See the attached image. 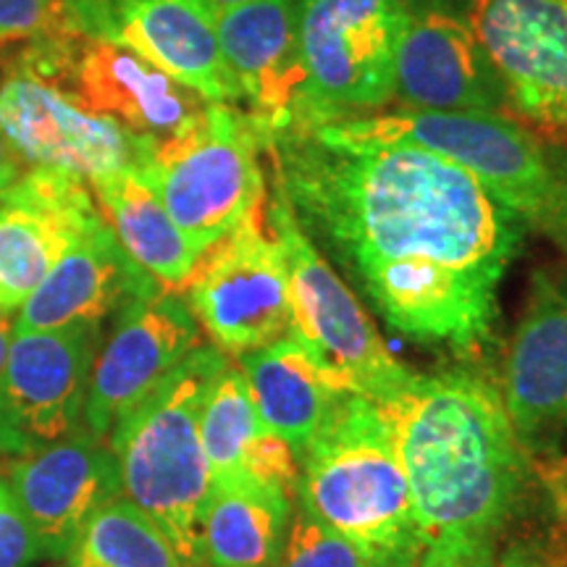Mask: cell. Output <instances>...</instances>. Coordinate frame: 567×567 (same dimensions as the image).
Wrapping results in <instances>:
<instances>
[{
    "label": "cell",
    "mask_w": 567,
    "mask_h": 567,
    "mask_svg": "<svg viewBox=\"0 0 567 567\" xmlns=\"http://www.w3.org/2000/svg\"><path fill=\"white\" fill-rule=\"evenodd\" d=\"M264 134L295 218L396 334L476 358L494 342L499 287L528 226L465 168L337 126Z\"/></svg>",
    "instance_id": "6da1fadb"
},
{
    "label": "cell",
    "mask_w": 567,
    "mask_h": 567,
    "mask_svg": "<svg viewBox=\"0 0 567 567\" xmlns=\"http://www.w3.org/2000/svg\"><path fill=\"white\" fill-rule=\"evenodd\" d=\"M379 408L392 429L425 544L452 536L499 538L530 478V460L499 384L471 368L415 373Z\"/></svg>",
    "instance_id": "7a4b0ae2"
},
{
    "label": "cell",
    "mask_w": 567,
    "mask_h": 567,
    "mask_svg": "<svg viewBox=\"0 0 567 567\" xmlns=\"http://www.w3.org/2000/svg\"><path fill=\"white\" fill-rule=\"evenodd\" d=\"M297 502L375 567H415L425 549L392 429L365 394L347 396L302 457Z\"/></svg>",
    "instance_id": "3957f363"
},
{
    "label": "cell",
    "mask_w": 567,
    "mask_h": 567,
    "mask_svg": "<svg viewBox=\"0 0 567 567\" xmlns=\"http://www.w3.org/2000/svg\"><path fill=\"white\" fill-rule=\"evenodd\" d=\"M226 363L218 347L197 344L109 434L124 496L158 523L187 567H205L200 515L210 467L200 410L208 384Z\"/></svg>",
    "instance_id": "277c9868"
},
{
    "label": "cell",
    "mask_w": 567,
    "mask_h": 567,
    "mask_svg": "<svg viewBox=\"0 0 567 567\" xmlns=\"http://www.w3.org/2000/svg\"><path fill=\"white\" fill-rule=\"evenodd\" d=\"M331 126L347 137L410 142L442 155L567 252V151L509 113L396 109Z\"/></svg>",
    "instance_id": "5b68a950"
},
{
    "label": "cell",
    "mask_w": 567,
    "mask_h": 567,
    "mask_svg": "<svg viewBox=\"0 0 567 567\" xmlns=\"http://www.w3.org/2000/svg\"><path fill=\"white\" fill-rule=\"evenodd\" d=\"M260 151L264 134L250 113L205 103L193 122L168 137H142L132 172L205 255L264 205Z\"/></svg>",
    "instance_id": "8992f818"
},
{
    "label": "cell",
    "mask_w": 567,
    "mask_h": 567,
    "mask_svg": "<svg viewBox=\"0 0 567 567\" xmlns=\"http://www.w3.org/2000/svg\"><path fill=\"white\" fill-rule=\"evenodd\" d=\"M410 0H302L305 80L289 126L368 116L394 101Z\"/></svg>",
    "instance_id": "52a82bcc"
},
{
    "label": "cell",
    "mask_w": 567,
    "mask_h": 567,
    "mask_svg": "<svg viewBox=\"0 0 567 567\" xmlns=\"http://www.w3.org/2000/svg\"><path fill=\"white\" fill-rule=\"evenodd\" d=\"M268 221L287 260L292 302L289 334L352 392L373 402L392 400L415 373L389 352L363 305L305 234L279 184H274Z\"/></svg>",
    "instance_id": "ba28073f"
},
{
    "label": "cell",
    "mask_w": 567,
    "mask_h": 567,
    "mask_svg": "<svg viewBox=\"0 0 567 567\" xmlns=\"http://www.w3.org/2000/svg\"><path fill=\"white\" fill-rule=\"evenodd\" d=\"M21 71L69 92L82 109L109 116L137 137L161 140L182 130L205 101L153 63L109 38L69 32L32 40Z\"/></svg>",
    "instance_id": "9c48e42d"
},
{
    "label": "cell",
    "mask_w": 567,
    "mask_h": 567,
    "mask_svg": "<svg viewBox=\"0 0 567 567\" xmlns=\"http://www.w3.org/2000/svg\"><path fill=\"white\" fill-rule=\"evenodd\" d=\"M101 344L103 323L13 331L0 373V455H34L82 429Z\"/></svg>",
    "instance_id": "30bf717a"
},
{
    "label": "cell",
    "mask_w": 567,
    "mask_h": 567,
    "mask_svg": "<svg viewBox=\"0 0 567 567\" xmlns=\"http://www.w3.org/2000/svg\"><path fill=\"white\" fill-rule=\"evenodd\" d=\"M187 305L224 354L239 358L289 334L287 260L276 237L260 229L258 213L203 255Z\"/></svg>",
    "instance_id": "8fae6325"
},
{
    "label": "cell",
    "mask_w": 567,
    "mask_h": 567,
    "mask_svg": "<svg viewBox=\"0 0 567 567\" xmlns=\"http://www.w3.org/2000/svg\"><path fill=\"white\" fill-rule=\"evenodd\" d=\"M502 400L530 463L567 455V276L538 268L502 373Z\"/></svg>",
    "instance_id": "7c38bea8"
},
{
    "label": "cell",
    "mask_w": 567,
    "mask_h": 567,
    "mask_svg": "<svg viewBox=\"0 0 567 567\" xmlns=\"http://www.w3.org/2000/svg\"><path fill=\"white\" fill-rule=\"evenodd\" d=\"M113 316L84 402V425L101 439L200 344L187 300L168 289L132 297Z\"/></svg>",
    "instance_id": "4fadbf2b"
},
{
    "label": "cell",
    "mask_w": 567,
    "mask_h": 567,
    "mask_svg": "<svg viewBox=\"0 0 567 567\" xmlns=\"http://www.w3.org/2000/svg\"><path fill=\"white\" fill-rule=\"evenodd\" d=\"M476 38L507 95V113L567 134V6L559 0H471Z\"/></svg>",
    "instance_id": "5bb4252c"
},
{
    "label": "cell",
    "mask_w": 567,
    "mask_h": 567,
    "mask_svg": "<svg viewBox=\"0 0 567 567\" xmlns=\"http://www.w3.org/2000/svg\"><path fill=\"white\" fill-rule=\"evenodd\" d=\"M0 132L34 168H53L82 182L132 168L142 142L21 69L0 82Z\"/></svg>",
    "instance_id": "9a60e30c"
},
{
    "label": "cell",
    "mask_w": 567,
    "mask_h": 567,
    "mask_svg": "<svg viewBox=\"0 0 567 567\" xmlns=\"http://www.w3.org/2000/svg\"><path fill=\"white\" fill-rule=\"evenodd\" d=\"M80 30L130 48L205 103L239 101L203 0H80Z\"/></svg>",
    "instance_id": "2e32d148"
},
{
    "label": "cell",
    "mask_w": 567,
    "mask_h": 567,
    "mask_svg": "<svg viewBox=\"0 0 567 567\" xmlns=\"http://www.w3.org/2000/svg\"><path fill=\"white\" fill-rule=\"evenodd\" d=\"M9 486L27 517L40 559L61 563L97 509L124 496L116 455L87 425L63 442L17 457Z\"/></svg>",
    "instance_id": "e0dca14e"
},
{
    "label": "cell",
    "mask_w": 567,
    "mask_h": 567,
    "mask_svg": "<svg viewBox=\"0 0 567 567\" xmlns=\"http://www.w3.org/2000/svg\"><path fill=\"white\" fill-rule=\"evenodd\" d=\"M82 179L32 168L0 195V313L24 305L48 271L101 218Z\"/></svg>",
    "instance_id": "ac0fdd59"
},
{
    "label": "cell",
    "mask_w": 567,
    "mask_h": 567,
    "mask_svg": "<svg viewBox=\"0 0 567 567\" xmlns=\"http://www.w3.org/2000/svg\"><path fill=\"white\" fill-rule=\"evenodd\" d=\"M300 17L302 0H250L216 13L226 69L260 132L292 124L305 80Z\"/></svg>",
    "instance_id": "d6986e66"
},
{
    "label": "cell",
    "mask_w": 567,
    "mask_h": 567,
    "mask_svg": "<svg viewBox=\"0 0 567 567\" xmlns=\"http://www.w3.org/2000/svg\"><path fill=\"white\" fill-rule=\"evenodd\" d=\"M394 101L415 111L507 113L499 76L467 21L450 11H413L396 55Z\"/></svg>",
    "instance_id": "ffe728a7"
},
{
    "label": "cell",
    "mask_w": 567,
    "mask_h": 567,
    "mask_svg": "<svg viewBox=\"0 0 567 567\" xmlns=\"http://www.w3.org/2000/svg\"><path fill=\"white\" fill-rule=\"evenodd\" d=\"M163 289L126 255L122 243L101 216L40 287L19 308L13 331H51L74 323H103L132 297Z\"/></svg>",
    "instance_id": "44dd1931"
},
{
    "label": "cell",
    "mask_w": 567,
    "mask_h": 567,
    "mask_svg": "<svg viewBox=\"0 0 567 567\" xmlns=\"http://www.w3.org/2000/svg\"><path fill=\"white\" fill-rule=\"evenodd\" d=\"M239 368L264 429L292 446L300 463L347 396L358 394L292 334L239 354Z\"/></svg>",
    "instance_id": "7402d4cb"
},
{
    "label": "cell",
    "mask_w": 567,
    "mask_h": 567,
    "mask_svg": "<svg viewBox=\"0 0 567 567\" xmlns=\"http://www.w3.org/2000/svg\"><path fill=\"white\" fill-rule=\"evenodd\" d=\"M295 517V496L245 473L210 481L200 515L205 567H276Z\"/></svg>",
    "instance_id": "603a6c76"
},
{
    "label": "cell",
    "mask_w": 567,
    "mask_h": 567,
    "mask_svg": "<svg viewBox=\"0 0 567 567\" xmlns=\"http://www.w3.org/2000/svg\"><path fill=\"white\" fill-rule=\"evenodd\" d=\"M92 197L126 255L168 292L187 287L203 255L132 168L92 179Z\"/></svg>",
    "instance_id": "cb8c5ba5"
},
{
    "label": "cell",
    "mask_w": 567,
    "mask_h": 567,
    "mask_svg": "<svg viewBox=\"0 0 567 567\" xmlns=\"http://www.w3.org/2000/svg\"><path fill=\"white\" fill-rule=\"evenodd\" d=\"M66 567H187L172 538L126 496L109 502L84 523Z\"/></svg>",
    "instance_id": "d4e9b609"
},
{
    "label": "cell",
    "mask_w": 567,
    "mask_h": 567,
    "mask_svg": "<svg viewBox=\"0 0 567 567\" xmlns=\"http://www.w3.org/2000/svg\"><path fill=\"white\" fill-rule=\"evenodd\" d=\"M264 429L243 368L226 363L208 384L200 410V439L210 481L237 476L245 446Z\"/></svg>",
    "instance_id": "484cf974"
},
{
    "label": "cell",
    "mask_w": 567,
    "mask_h": 567,
    "mask_svg": "<svg viewBox=\"0 0 567 567\" xmlns=\"http://www.w3.org/2000/svg\"><path fill=\"white\" fill-rule=\"evenodd\" d=\"M276 567H375L352 542L297 509Z\"/></svg>",
    "instance_id": "4316f807"
},
{
    "label": "cell",
    "mask_w": 567,
    "mask_h": 567,
    "mask_svg": "<svg viewBox=\"0 0 567 567\" xmlns=\"http://www.w3.org/2000/svg\"><path fill=\"white\" fill-rule=\"evenodd\" d=\"M80 32V0H0V45Z\"/></svg>",
    "instance_id": "83f0119b"
},
{
    "label": "cell",
    "mask_w": 567,
    "mask_h": 567,
    "mask_svg": "<svg viewBox=\"0 0 567 567\" xmlns=\"http://www.w3.org/2000/svg\"><path fill=\"white\" fill-rule=\"evenodd\" d=\"M239 473L250 476L268 488H279L297 499V484H300V460L295 457L292 446L274 431L260 429L245 446Z\"/></svg>",
    "instance_id": "f1b7e54d"
},
{
    "label": "cell",
    "mask_w": 567,
    "mask_h": 567,
    "mask_svg": "<svg viewBox=\"0 0 567 567\" xmlns=\"http://www.w3.org/2000/svg\"><path fill=\"white\" fill-rule=\"evenodd\" d=\"M38 559V544L27 517L9 481L0 478V567H32Z\"/></svg>",
    "instance_id": "f546056e"
},
{
    "label": "cell",
    "mask_w": 567,
    "mask_h": 567,
    "mask_svg": "<svg viewBox=\"0 0 567 567\" xmlns=\"http://www.w3.org/2000/svg\"><path fill=\"white\" fill-rule=\"evenodd\" d=\"M415 567H496V538L452 536L425 544Z\"/></svg>",
    "instance_id": "4dcf8cb0"
},
{
    "label": "cell",
    "mask_w": 567,
    "mask_h": 567,
    "mask_svg": "<svg viewBox=\"0 0 567 567\" xmlns=\"http://www.w3.org/2000/svg\"><path fill=\"white\" fill-rule=\"evenodd\" d=\"M542 476L544 486H547L549 492L551 505H555V513L567 526V455L559 457L557 463H551L549 467H544Z\"/></svg>",
    "instance_id": "1f68e13d"
},
{
    "label": "cell",
    "mask_w": 567,
    "mask_h": 567,
    "mask_svg": "<svg viewBox=\"0 0 567 567\" xmlns=\"http://www.w3.org/2000/svg\"><path fill=\"white\" fill-rule=\"evenodd\" d=\"M21 163H24V158L13 151V145L9 142V137H6L3 132H0V195H6L9 189L13 187L21 179Z\"/></svg>",
    "instance_id": "d6a6232c"
},
{
    "label": "cell",
    "mask_w": 567,
    "mask_h": 567,
    "mask_svg": "<svg viewBox=\"0 0 567 567\" xmlns=\"http://www.w3.org/2000/svg\"><path fill=\"white\" fill-rule=\"evenodd\" d=\"M496 567H557L551 557H544L538 549L530 547H517L502 551V557H496Z\"/></svg>",
    "instance_id": "836d02e7"
},
{
    "label": "cell",
    "mask_w": 567,
    "mask_h": 567,
    "mask_svg": "<svg viewBox=\"0 0 567 567\" xmlns=\"http://www.w3.org/2000/svg\"><path fill=\"white\" fill-rule=\"evenodd\" d=\"M13 337V323L9 313H0V373L6 368V358H9V347Z\"/></svg>",
    "instance_id": "e575fe53"
},
{
    "label": "cell",
    "mask_w": 567,
    "mask_h": 567,
    "mask_svg": "<svg viewBox=\"0 0 567 567\" xmlns=\"http://www.w3.org/2000/svg\"><path fill=\"white\" fill-rule=\"evenodd\" d=\"M203 3L208 6V9H210L213 13H221V11H226V9H231V6L250 3V0H203Z\"/></svg>",
    "instance_id": "d590c367"
},
{
    "label": "cell",
    "mask_w": 567,
    "mask_h": 567,
    "mask_svg": "<svg viewBox=\"0 0 567 567\" xmlns=\"http://www.w3.org/2000/svg\"><path fill=\"white\" fill-rule=\"evenodd\" d=\"M559 3H563V6H567V0H559Z\"/></svg>",
    "instance_id": "8d00e7d4"
},
{
    "label": "cell",
    "mask_w": 567,
    "mask_h": 567,
    "mask_svg": "<svg viewBox=\"0 0 567 567\" xmlns=\"http://www.w3.org/2000/svg\"><path fill=\"white\" fill-rule=\"evenodd\" d=\"M555 563H557V559H555ZM557 567H559V565H557Z\"/></svg>",
    "instance_id": "74e56055"
}]
</instances>
